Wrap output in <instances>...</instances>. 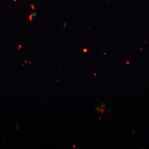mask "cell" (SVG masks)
I'll return each mask as SVG.
<instances>
[{
  "label": "cell",
  "instance_id": "6da1fadb",
  "mask_svg": "<svg viewBox=\"0 0 149 149\" xmlns=\"http://www.w3.org/2000/svg\"><path fill=\"white\" fill-rule=\"evenodd\" d=\"M106 108V105L103 103H102L100 107L96 108V110L99 113H101V114H103L105 112Z\"/></svg>",
  "mask_w": 149,
  "mask_h": 149
},
{
  "label": "cell",
  "instance_id": "7a4b0ae2",
  "mask_svg": "<svg viewBox=\"0 0 149 149\" xmlns=\"http://www.w3.org/2000/svg\"><path fill=\"white\" fill-rule=\"evenodd\" d=\"M32 16H33V14H31V15H30V16H29V19L31 21H32V20H33V19H32Z\"/></svg>",
  "mask_w": 149,
  "mask_h": 149
},
{
  "label": "cell",
  "instance_id": "3957f363",
  "mask_svg": "<svg viewBox=\"0 0 149 149\" xmlns=\"http://www.w3.org/2000/svg\"><path fill=\"white\" fill-rule=\"evenodd\" d=\"M33 14V16L34 17H36L37 15V13H32Z\"/></svg>",
  "mask_w": 149,
  "mask_h": 149
},
{
  "label": "cell",
  "instance_id": "277c9868",
  "mask_svg": "<svg viewBox=\"0 0 149 149\" xmlns=\"http://www.w3.org/2000/svg\"><path fill=\"white\" fill-rule=\"evenodd\" d=\"M87 52V49H84V50H83V52Z\"/></svg>",
  "mask_w": 149,
  "mask_h": 149
},
{
  "label": "cell",
  "instance_id": "5b68a950",
  "mask_svg": "<svg viewBox=\"0 0 149 149\" xmlns=\"http://www.w3.org/2000/svg\"><path fill=\"white\" fill-rule=\"evenodd\" d=\"M21 47H22L21 45L19 46V48H18L19 49V48Z\"/></svg>",
  "mask_w": 149,
  "mask_h": 149
},
{
  "label": "cell",
  "instance_id": "8992f818",
  "mask_svg": "<svg viewBox=\"0 0 149 149\" xmlns=\"http://www.w3.org/2000/svg\"><path fill=\"white\" fill-rule=\"evenodd\" d=\"M32 9H33V10H34V6H32Z\"/></svg>",
  "mask_w": 149,
  "mask_h": 149
}]
</instances>
